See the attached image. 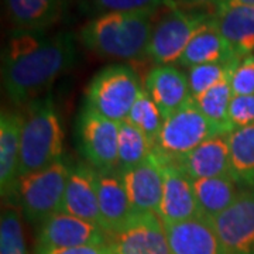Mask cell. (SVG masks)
Wrapping results in <instances>:
<instances>
[{
  "instance_id": "8fae6325",
  "label": "cell",
  "mask_w": 254,
  "mask_h": 254,
  "mask_svg": "<svg viewBox=\"0 0 254 254\" xmlns=\"http://www.w3.org/2000/svg\"><path fill=\"white\" fill-rule=\"evenodd\" d=\"M212 223L225 254H254V190H242L235 203Z\"/></svg>"
},
{
  "instance_id": "83f0119b",
  "label": "cell",
  "mask_w": 254,
  "mask_h": 254,
  "mask_svg": "<svg viewBox=\"0 0 254 254\" xmlns=\"http://www.w3.org/2000/svg\"><path fill=\"white\" fill-rule=\"evenodd\" d=\"M237 61L233 63L219 64H203L188 68V81L192 96H199L202 93L209 91L210 88L216 86L220 82L230 79L233 68L236 66Z\"/></svg>"
},
{
  "instance_id": "f546056e",
  "label": "cell",
  "mask_w": 254,
  "mask_h": 254,
  "mask_svg": "<svg viewBox=\"0 0 254 254\" xmlns=\"http://www.w3.org/2000/svg\"><path fill=\"white\" fill-rule=\"evenodd\" d=\"M0 254H27L21 222L14 209H6L1 213Z\"/></svg>"
},
{
  "instance_id": "ba28073f",
  "label": "cell",
  "mask_w": 254,
  "mask_h": 254,
  "mask_svg": "<svg viewBox=\"0 0 254 254\" xmlns=\"http://www.w3.org/2000/svg\"><path fill=\"white\" fill-rule=\"evenodd\" d=\"M79 151L98 171L119 170V123L83 106L76 123Z\"/></svg>"
},
{
  "instance_id": "30bf717a",
  "label": "cell",
  "mask_w": 254,
  "mask_h": 254,
  "mask_svg": "<svg viewBox=\"0 0 254 254\" xmlns=\"http://www.w3.org/2000/svg\"><path fill=\"white\" fill-rule=\"evenodd\" d=\"M109 235L96 223L58 212L40 225L37 247L69 249L82 246L106 245Z\"/></svg>"
},
{
  "instance_id": "d4e9b609",
  "label": "cell",
  "mask_w": 254,
  "mask_h": 254,
  "mask_svg": "<svg viewBox=\"0 0 254 254\" xmlns=\"http://www.w3.org/2000/svg\"><path fill=\"white\" fill-rule=\"evenodd\" d=\"M154 148L151 141L127 120L119 123L118 155L119 171L133 168L153 154Z\"/></svg>"
},
{
  "instance_id": "7c38bea8",
  "label": "cell",
  "mask_w": 254,
  "mask_h": 254,
  "mask_svg": "<svg viewBox=\"0 0 254 254\" xmlns=\"http://www.w3.org/2000/svg\"><path fill=\"white\" fill-rule=\"evenodd\" d=\"M163 195L157 216L163 220L164 225L198 218L199 209L188 174L177 161H163Z\"/></svg>"
},
{
  "instance_id": "2e32d148",
  "label": "cell",
  "mask_w": 254,
  "mask_h": 254,
  "mask_svg": "<svg viewBox=\"0 0 254 254\" xmlns=\"http://www.w3.org/2000/svg\"><path fill=\"white\" fill-rule=\"evenodd\" d=\"M173 254H225L212 220L198 218L164 225Z\"/></svg>"
},
{
  "instance_id": "6da1fadb",
  "label": "cell",
  "mask_w": 254,
  "mask_h": 254,
  "mask_svg": "<svg viewBox=\"0 0 254 254\" xmlns=\"http://www.w3.org/2000/svg\"><path fill=\"white\" fill-rule=\"evenodd\" d=\"M76 57V36L69 31L14 30L3 50V86L13 102L31 103L72 66Z\"/></svg>"
},
{
  "instance_id": "603a6c76",
  "label": "cell",
  "mask_w": 254,
  "mask_h": 254,
  "mask_svg": "<svg viewBox=\"0 0 254 254\" xmlns=\"http://www.w3.org/2000/svg\"><path fill=\"white\" fill-rule=\"evenodd\" d=\"M230 175L192 180V188L199 209V216L213 220L230 208L242 190Z\"/></svg>"
},
{
  "instance_id": "5b68a950",
  "label": "cell",
  "mask_w": 254,
  "mask_h": 254,
  "mask_svg": "<svg viewBox=\"0 0 254 254\" xmlns=\"http://www.w3.org/2000/svg\"><path fill=\"white\" fill-rule=\"evenodd\" d=\"M141 89L140 79L130 66L123 64L108 65L89 82L85 106L102 118L120 123L127 119Z\"/></svg>"
},
{
  "instance_id": "8992f818",
  "label": "cell",
  "mask_w": 254,
  "mask_h": 254,
  "mask_svg": "<svg viewBox=\"0 0 254 254\" xmlns=\"http://www.w3.org/2000/svg\"><path fill=\"white\" fill-rule=\"evenodd\" d=\"M222 133L226 131L210 122L192 98L181 109L164 119L154 141V153L163 161H180L205 140Z\"/></svg>"
},
{
  "instance_id": "cb8c5ba5",
  "label": "cell",
  "mask_w": 254,
  "mask_h": 254,
  "mask_svg": "<svg viewBox=\"0 0 254 254\" xmlns=\"http://www.w3.org/2000/svg\"><path fill=\"white\" fill-rule=\"evenodd\" d=\"M227 138L230 177L239 187L254 190V125L232 130Z\"/></svg>"
},
{
  "instance_id": "9c48e42d",
  "label": "cell",
  "mask_w": 254,
  "mask_h": 254,
  "mask_svg": "<svg viewBox=\"0 0 254 254\" xmlns=\"http://www.w3.org/2000/svg\"><path fill=\"white\" fill-rule=\"evenodd\" d=\"M106 245L110 254H173L163 220L155 213H134L109 235Z\"/></svg>"
},
{
  "instance_id": "1f68e13d",
  "label": "cell",
  "mask_w": 254,
  "mask_h": 254,
  "mask_svg": "<svg viewBox=\"0 0 254 254\" xmlns=\"http://www.w3.org/2000/svg\"><path fill=\"white\" fill-rule=\"evenodd\" d=\"M227 122L230 131L254 125V95L233 96L229 108Z\"/></svg>"
},
{
  "instance_id": "3957f363",
  "label": "cell",
  "mask_w": 254,
  "mask_h": 254,
  "mask_svg": "<svg viewBox=\"0 0 254 254\" xmlns=\"http://www.w3.org/2000/svg\"><path fill=\"white\" fill-rule=\"evenodd\" d=\"M64 133L51 96L28 103L21 127L18 178L61 160Z\"/></svg>"
},
{
  "instance_id": "d6986e66",
  "label": "cell",
  "mask_w": 254,
  "mask_h": 254,
  "mask_svg": "<svg viewBox=\"0 0 254 254\" xmlns=\"http://www.w3.org/2000/svg\"><path fill=\"white\" fill-rule=\"evenodd\" d=\"M3 6L16 30L47 31L63 18L68 0H3Z\"/></svg>"
},
{
  "instance_id": "836d02e7",
  "label": "cell",
  "mask_w": 254,
  "mask_h": 254,
  "mask_svg": "<svg viewBox=\"0 0 254 254\" xmlns=\"http://www.w3.org/2000/svg\"><path fill=\"white\" fill-rule=\"evenodd\" d=\"M185 6L190 9H196V7H206V6H218L222 0H180Z\"/></svg>"
},
{
  "instance_id": "d6a6232c",
  "label": "cell",
  "mask_w": 254,
  "mask_h": 254,
  "mask_svg": "<svg viewBox=\"0 0 254 254\" xmlns=\"http://www.w3.org/2000/svg\"><path fill=\"white\" fill-rule=\"evenodd\" d=\"M36 254H110L108 245L102 246H82L69 249H46L37 247Z\"/></svg>"
},
{
  "instance_id": "e575fe53",
  "label": "cell",
  "mask_w": 254,
  "mask_h": 254,
  "mask_svg": "<svg viewBox=\"0 0 254 254\" xmlns=\"http://www.w3.org/2000/svg\"><path fill=\"white\" fill-rule=\"evenodd\" d=\"M219 4H235V6H250V7H254V0H222Z\"/></svg>"
},
{
  "instance_id": "7a4b0ae2",
  "label": "cell",
  "mask_w": 254,
  "mask_h": 254,
  "mask_svg": "<svg viewBox=\"0 0 254 254\" xmlns=\"http://www.w3.org/2000/svg\"><path fill=\"white\" fill-rule=\"evenodd\" d=\"M157 11L105 13L79 30L78 40L85 48L105 58L134 61L147 57Z\"/></svg>"
},
{
  "instance_id": "ffe728a7",
  "label": "cell",
  "mask_w": 254,
  "mask_h": 254,
  "mask_svg": "<svg viewBox=\"0 0 254 254\" xmlns=\"http://www.w3.org/2000/svg\"><path fill=\"white\" fill-rule=\"evenodd\" d=\"M24 118L13 112L0 116V190L3 198H14L18 181L21 127Z\"/></svg>"
},
{
  "instance_id": "7402d4cb",
  "label": "cell",
  "mask_w": 254,
  "mask_h": 254,
  "mask_svg": "<svg viewBox=\"0 0 254 254\" xmlns=\"http://www.w3.org/2000/svg\"><path fill=\"white\" fill-rule=\"evenodd\" d=\"M239 61L233 48L223 38L212 24V18L196 36L190 40V43L184 51L180 63L185 68H192L203 64L233 63Z\"/></svg>"
},
{
  "instance_id": "e0dca14e",
  "label": "cell",
  "mask_w": 254,
  "mask_h": 254,
  "mask_svg": "<svg viewBox=\"0 0 254 254\" xmlns=\"http://www.w3.org/2000/svg\"><path fill=\"white\" fill-rule=\"evenodd\" d=\"M61 212L100 226L96 170L89 164L71 167Z\"/></svg>"
},
{
  "instance_id": "ac0fdd59",
  "label": "cell",
  "mask_w": 254,
  "mask_h": 254,
  "mask_svg": "<svg viewBox=\"0 0 254 254\" xmlns=\"http://www.w3.org/2000/svg\"><path fill=\"white\" fill-rule=\"evenodd\" d=\"M212 24L223 36L239 60L254 51V7L218 4L212 13Z\"/></svg>"
},
{
  "instance_id": "484cf974",
  "label": "cell",
  "mask_w": 254,
  "mask_h": 254,
  "mask_svg": "<svg viewBox=\"0 0 254 254\" xmlns=\"http://www.w3.org/2000/svg\"><path fill=\"white\" fill-rule=\"evenodd\" d=\"M233 96L235 95L230 86V79H226L199 96H192V98H193L195 105L210 122H213L223 131L230 133L227 115H229V108H230V102L233 99Z\"/></svg>"
},
{
  "instance_id": "52a82bcc",
  "label": "cell",
  "mask_w": 254,
  "mask_h": 254,
  "mask_svg": "<svg viewBox=\"0 0 254 254\" xmlns=\"http://www.w3.org/2000/svg\"><path fill=\"white\" fill-rule=\"evenodd\" d=\"M69 171L71 167L60 160L41 171L18 178L14 198L30 222L41 225L61 212Z\"/></svg>"
},
{
  "instance_id": "5bb4252c",
  "label": "cell",
  "mask_w": 254,
  "mask_h": 254,
  "mask_svg": "<svg viewBox=\"0 0 254 254\" xmlns=\"http://www.w3.org/2000/svg\"><path fill=\"white\" fill-rule=\"evenodd\" d=\"M144 89L158 106L164 119L192 99L187 73L174 65H155L151 68L145 76Z\"/></svg>"
},
{
  "instance_id": "9a60e30c",
  "label": "cell",
  "mask_w": 254,
  "mask_h": 254,
  "mask_svg": "<svg viewBox=\"0 0 254 254\" xmlns=\"http://www.w3.org/2000/svg\"><path fill=\"white\" fill-rule=\"evenodd\" d=\"M96 188L100 226L106 230L108 235L116 233L134 215L120 171L96 170Z\"/></svg>"
},
{
  "instance_id": "4fadbf2b",
  "label": "cell",
  "mask_w": 254,
  "mask_h": 254,
  "mask_svg": "<svg viewBox=\"0 0 254 254\" xmlns=\"http://www.w3.org/2000/svg\"><path fill=\"white\" fill-rule=\"evenodd\" d=\"M134 213H155L163 195V161L153 151L144 163L120 171Z\"/></svg>"
},
{
  "instance_id": "44dd1931",
  "label": "cell",
  "mask_w": 254,
  "mask_h": 254,
  "mask_svg": "<svg viewBox=\"0 0 254 254\" xmlns=\"http://www.w3.org/2000/svg\"><path fill=\"white\" fill-rule=\"evenodd\" d=\"M229 133L210 137L193 151L177 161L190 180H203L230 175Z\"/></svg>"
},
{
  "instance_id": "4dcf8cb0",
  "label": "cell",
  "mask_w": 254,
  "mask_h": 254,
  "mask_svg": "<svg viewBox=\"0 0 254 254\" xmlns=\"http://www.w3.org/2000/svg\"><path fill=\"white\" fill-rule=\"evenodd\" d=\"M230 86L235 96L254 95V55L239 60L230 75Z\"/></svg>"
},
{
  "instance_id": "4316f807",
  "label": "cell",
  "mask_w": 254,
  "mask_h": 254,
  "mask_svg": "<svg viewBox=\"0 0 254 254\" xmlns=\"http://www.w3.org/2000/svg\"><path fill=\"white\" fill-rule=\"evenodd\" d=\"M126 120L134 127H137L141 133H144L145 137L151 141L153 148H154V141L161 130L164 118L158 106L155 105L154 100L150 98V95L147 93L144 88L138 93Z\"/></svg>"
},
{
  "instance_id": "f1b7e54d",
  "label": "cell",
  "mask_w": 254,
  "mask_h": 254,
  "mask_svg": "<svg viewBox=\"0 0 254 254\" xmlns=\"http://www.w3.org/2000/svg\"><path fill=\"white\" fill-rule=\"evenodd\" d=\"M86 9L95 16L105 13H125V11H155L173 0H82Z\"/></svg>"
},
{
  "instance_id": "277c9868",
  "label": "cell",
  "mask_w": 254,
  "mask_h": 254,
  "mask_svg": "<svg viewBox=\"0 0 254 254\" xmlns=\"http://www.w3.org/2000/svg\"><path fill=\"white\" fill-rule=\"evenodd\" d=\"M157 16L147 48V58L155 65H173L180 63L190 40L210 21L212 13L185 10L171 3L163 16Z\"/></svg>"
}]
</instances>
